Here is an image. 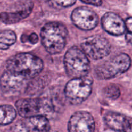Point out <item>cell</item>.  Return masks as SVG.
Returning <instances> with one entry per match:
<instances>
[{"instance_id":"7402d4cb","label":"cell","mask_w":132,"mask_h":132,"mask_svg":"<svg viewBox=\"0 0 132 132\" xmlns=\"http://www.w3.org/2000/svg\"><path fill=\"white\" fill-rule=\"evenodd\" d=\"M128 131H132V119L131 120H130V127H129Z\"/></svg>"},{"instance_id":"277c9868","label":"cell","mask_w":132,"mask_h":132,"mask_svg":"<svg viewBox=\"0 0 132 132\" xmlns=\"http://www.w3.org/2000/svg\"><path fill=\"white\" fill-rule=\"evenodd\" d=\"M130 56L125 53L117 54L96 67L95 73L99 79H110L126 72L131 66Z\"/></svg>"},{"instance_id":"44dd1931","label":"cell","mask_w":132,"mask_h":132,"mask_svg":"<svg viewBox=\"0 0 132 132\" xmlns=\"http://www.w3.org/2000/svg\"><path fill=\"white\" fill-rule=\"evenodd\" d=\"M83 3L94 6H99L102 5V0H81Z\"/></svg>"},{"instance_id":"ba28073f","label":"cell","mask_w":132,"mask_h":132,"mask_svg":"<svg viewBox=\"0 0 132 132\" xmlns=\"http://www.w3.org/2000/svg\"><path fill=\"white\" fill-rule=\"evenodd\" d=\"M69 131L91 132L95 130V121L90 113L79 111L73 113L68 123Z\"/></svg>"},{"instance_id":"3957f363","label":"cell","mask_w":132,"mask_h":132,"mask_svg":"<svg viewBox=\"0 0 132 132\" xmlns=\"http://www.w3.org/2000/svg\"><path fill=\"white\" fill-rule=\"evenodd\" d=\"M88 55L77 46L70 48L66 52L64 66L66 72L72 78L85 77L90 70V63Z\"/></svg>"},{"instance_id":"30bf717a","label":"cell","mask_w":132,"mask_h":132,"mask_svg":"<svg viewBox=\"0 0 132 132\" xmlns=\"http://www.w3.org/2000/svg\"><path fill=\"white\" fill-rule=\"evenodd\" d=\"M28 80L6 70L1 76V90L5 95H12L20 93Z\"/></svg>"},{"instance_id":"8992f818","label":"cell","mask_w":132,"mask_h":132,"mask_svg":"<svg viewBox=\"0 0 132 132\" xmlns=\"http://www.w3.org/2000/svg\"><path fill=\"white\" fill-rule=\"evenodd\" d=\"M84 52L90 58L101 59L108 56L111 52V45L105 37L95 35L85 39L81 43Z\"/></svg>"},{"instance_id":"e0dca14e","label":"cell","mask_w":132,"mask_h":132,"mask_svg":"<svg viewBox=\"0 0 132 132\" xmlns=\"http://www.w3.org/2000/svg\"><path fill=\"white\" fill-rule=\"evenodd\" d=\"M103 94L106 97L111 99H116L120 96L121 91L118 86L116 85H110L105 87L103 90Z\"/></svg>"},{"instance_id":"9a60e30c","label":"cell","mask_w":132,"mask_h":132,"mask_svg":"<svg viewBox=\"0 0 132 132\" xmlns=\"http://www.w3.org/2000/svg\"><path fill=\"white\" fill-rule=\"evenodd\" d=\"M17 112L15 108L10 105H2L0 108V124L7 125L11 123L15 119Z\"/></svg>"},{"instance_id":"7c38bea8","label":"cell","mask_w":132,"mask_h":132,"mask_svg":"<svg viewBox=\"0 0 132 132\" xmlns=\"http://www.w3.org/2000/svg\"><path fill=\"white\" fill-rule=\"evenodd\" d=\"M103 29L110 35L121 36L126 32V23L123 19L113 12L104 14L101 19Z\"/></svg>"},{"instance_id":"9c48e42d","label":"cell","mask_w":132,"mask_h":132,"mask_svg":"<svg viewBox=\"0 0 132 132\" xmlns=\"http://www.w3.org/2000/svg\"><path fill=\"white\" fill-rule=\"evenodd\" d=\"M50 125L46 117L44 115H37L27 117L26 119L19 121L14 127L13 130L16 131H48Z\"/></svg>"},{"instance_id":"2e32d148","label":"cell","mask_w":132,"mask_h":132,"mask_svg":"<svg viewBox=\"0 0 132 132\" xmlns=\"http://www.w3.org/2000/svg\"><path fill=\"white\" fill-rule=\"evenodd\" d=\"M16 35L11 30H4L0 35V48L1 50H7L16 41Z\"/></svg>"},{"instance_id":"ac0fdd59","label":"cell","mask_w":132,"mask_h":132,"mask_svg":"<svg viewBox=\"0 0 132 132\" xmlns=\"http://www.w3.org/2000/svg\"><path fill=\"white\" fill-rule=\"evenodd\" d=\"M49 5L55 9L70 7L75 4L76 0H47Z\"/></svg>"},{"instance_id":"d6986e66","label":"cell","mask_w":132,"mask_h":132,"mask_svg":"<svg viewBox=\"0 0 132 132\" xmlns=\"http://www.w3.org/2000/svg\"><path fill=\"white\" fill-rule=\"evenodd\" d=\"M126 23V42L132 45V17L128 18L125 21Z\"/></svg>"},{"instance_id":"5b68a950","label":"cell","mask_w":132,"mask_h":132,"mask_svg":"<svg viewBox=\"0 0 132 132\" xmlns=\"http://www.w3.org/2000/svg\"><path fill=\"white\" fill-rule=\"evenodd\" d=\"M93 81L89 77L72 78L64 88V96L70 104L77 105L89 97L92 91Z\"/></svg>"},{"instance_id":"52a82bcc","label":"cell","mask_w":132,"mask_h":132,"mask_svg":"<svg viewBox=\"0 0 132 132\" xmlns=\"http://www.w3.org/2000/svg\"><path fill=\"white\" fill-rule=\"evenodd\" d=\"M71 19L76 27L83 30H91L97 26L99 16L86 6H79L72 11Z\"/></svg>"},{"instance_id":"6da1fadb","label":"cell","mask_w":132,"mask_h":132,"mask_svg":"<svg viewBox=\"0 0 132 132\" xmlns=\"http://www.w3.org/2000/svg\"><path fill=\"white\" fill-rule=\"evenodd\" d=\"M43 67L42 59L30 53L13 55L6 63V70L27 80L38 76L42 72Z\"/></svg>"},{"instance_id":"ffe728a7","label":"cell","mask_w":132,"mask_h":132,"mask_svg":"<svg viewBox=\"0 0 132 132\" xmlns=\"http://www.w3.org/2000/svg\"><path fill=\"white\" fill-rule=\"evenodd\" d=\"M21 41L22 42H29L30 43L34 44L37 43L38 42V36L36 34L32 33L31 34L30 36H27V35H23L21 37Z\"/></svg>"},{"instance_id":"8fae6325","label":"cell","mask_w":132,"mask_h":132,"mask_svg":"<svg viewBox=\"0 0 132 132\" xmlns=\"http://www.w3.org/2000/svg\"><path fill=\"white\" fill-rule=\"evenodd\" d=\"M15 108L19 116L23 118L43 115L41 98H24L19 99L15 103Z\"/></svg>"},{"instance_id":"7a4b0ae2","label":"cell","mask_w":132,"mask_h":132,"mask_svg":"<svg viewBox=\"0 0 132 132\" xmlns=\"http://www.w3.org/2000/svg\"><path fill=\"white\" fill-rule=\"evenodd\" d=\"M68 31L64 24L59 22H50L41 28V43L45 50L50 54L61 52L67 44Z\"/></svg>"},{"instance_id":"4fadbf2b","label":"cell","mask_w":132,"mask_h":132,"mask_svg":"<svg viewBox=\"0 0 132 132\" xmlns=\"http://www.w3.org/2000/svg\"><path fill=\"white\" fill-rule=\"evenodd\" d=\"M33 3L30 0H24L19 9L12 12H5L1 14V22L5 24H14L27 18L31 14Z\"/></svg>"},{"instance_id":"5bb4252c","label":"cell","mask_w":132,"mask_h":132,"mask_svg":"<svg viewBox=\"0 0 132 132\" xmlns=\"http://www.w3.org/2000/svg\"><path fill=\"white\" fill-rule=\"evenodd\" d=\"M104 121L108 128L115 131H128L130 120L119 113L109 112L104 116Z\"/></svg>"}]
</instances>
